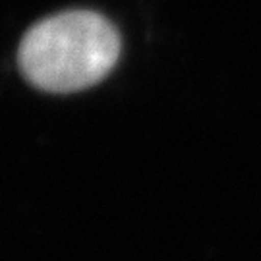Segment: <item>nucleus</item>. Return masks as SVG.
Returning <instances> with one entry per match:
<instances>
[{
    "mask_svg": "<svg viewBox=\"0 0 261 261\" xmlns=\"http://www.w3.org/2000/svg\"><path fill=\"white\" fill-rule=\"evenodd\" d=\"M122 41L109 19L62 12L35 23L21 39L18 62L29 84L48 93H74L99 84L120 58Z\"/></svg>",
    "mask_w": 261,
    "mask_h": 261,
    "instance_id": "nucleus-1",
    "label": "nucleus"
}]
</instances>
